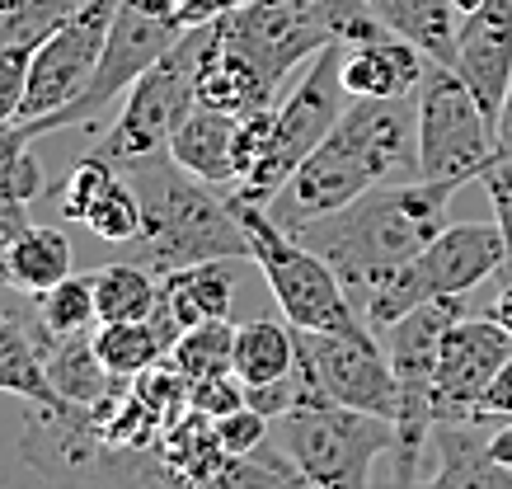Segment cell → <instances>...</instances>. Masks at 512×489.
<instances>
[{
	"label": "cell",
	"mask_w": 512,
	"mask_h": 489,
	"mask_svg": "<svg viewBox=\"0 0 512 489\" xmlns=\"http://www.w3.org/2000/svg\"><path fill=\"white\" fill-rule=\"evenodd\" d=\"M404 179H423L419 99H348L339 123L287 179V189L268 203V212L287 231H301L306 221L339 212L376 184H404Z\"/></svg>",
	"instance_id": "1"
},
{
	"label": "cell",
	"mask_w": 512,
	"mask_h": 489,
	"mask_svg": "<svg viewBox=\"0 0 512 489\" xmlns=\"http://www.w3.org/2000/svg\"><path fill=\"white\" fill-rule=\"evenodd\" d=\"M456 189L461 184H442V179L376 184L339 212L306 221L292 236L311 245L339 273L348 301L362 306L386 278H395L404 264H414L447 231V207Z\"/></svg>",
	"instance_id": "2"
},
{
	"label": "cell",
	"mask_w": 512,
	"mask_h": 489,
	"mask_svg": "<svg viewBox=\"0 0 512 489\" xmlns=\"http://www.w3.org/2000/svg\"><path fill=\"white\" fill-rule=\"evenodd\" d=\"M320 48H329V38L287 0H245L240 10L212 19L198 57V104L226 113L273 109L282 80Z\"/></svg>",
	"instance_id": "3"
},
{
	"label": "cell",
	"mask_w": 512,
	"mask_h": 489,
	"mask_svg": "<svg viewBox=\"0 0 512 489\" xmlns=\"http://www.w3.org/2000/svg\"><path fill=\"white\" fill-rule=\"evenodd\" d=\"M123 174L141 198V231L137 240H127V259L160 278L207 259H249V236L231 203L198 174H188L170 156V146L123 165Z\"/></svg>",
	"instance_id": "4"
},
{
	"label": "cell",
	"mask_w": 512,
	"mask_h": 489,
	"mask_svg": "<svg viewBox=\"0 0 512 489\" xmlns=\"http://www.w3.org/2000/svg\"><path fill=\"white\" fill-rule=\"evenodd\" d=\"M19 414V461L43 475L47 489H179L156 447H113L94 428V410L76 400L38 405Z\"/></svg>",
	"instance_id": "5"
},
{
	"label": "cell",
	"mask_w": 512,
	"mask_h": 489,
	"mask_svg": "<svg viewBox=\"0 0 512 489\" xmlns=\"http://www.w3.org/2000/svg\"><path fill=\"white\" fill-rule=\"evenodd\" d=\"M273 438L311 489H376L372 466L390 457L395 424L381 414L334 405L306 381V395L273 419Z\"/></svg>",
	"instance_id": "6"
},
{
	"label": "cell",
	"mask_w": 512,
	"mask_h": 489,
	"mask_svg": "<svg viewBox=\"0 0 512 489\" xmlns=\"http://www.w3.org/2000/svg\"><path fill=\"white\" fill-rule=\"evenodd\" d=\"M235 221L249 236V259L264 269L268 292L282 306V316L292 330H339V334H362V316L343 292L339 273L329 269L325 259L301 245V240L282 226L264 203H249L240 193H226Z\"/></svg>",
	"instance_id": "7"
},
{
	"label": "cell",
	"mask_w": 512,
	"mask_h": 489,
	"mask_svg": "<svg viewBox=\"0 0 512 489\" xmlns=\"http://www.w3.org/2000/svg\"><path fill=\"white\" fill-rule=\"evenodd\" d=\"M348 85H343V43H329L306 62V76L292 85V95L273 104V118H268V142L259 165L235 184L231 193L249 198V203H273L287 179H292L306 156L329 137V127L339 123V113L348 109Z\"/></svg>",
	"instance_id": "8"
},
{
	"label": "cell",
	"mask_w": 512,
	"mask_h": 489,
	"mask_svg": "<svg viewBox=\"0 0 512 489\" xmlns=\"http://www.w3.org/2000/svg\"><path fill=\"white\" fill-rule=\"evenodd\" d=\"M179 33H184V24H179L174 0H118L109 43H104V57L94 66L90 85H85L66 109L24 123V132L38 142V137L57 132V127H94V118L109 109L113 99L127 95V90L179 43Z\"/></svg>",
	"instance_id": "9"
},
{
	"label": "cell",
	"mask_w": 512,
	"mask_h": 489,
	"mask_svg": "<svg viewBox=\"0 0 512 489\" xmlns=\"http://www.w3.org/2000/svg\"><path fill=\"white\" fill-rule=\"evenodd\" d=\"M207 33H212V24H193V29L179 33V43L127 90L123 113L94 142V156H104L109 165L123 170L132 160L165 151L174 142V132L198 109V57Z\"/></svg>",
	"instance_id": "10"
},
{
	"label": "cell",
	"mask_w": 512,
	"mask_h": 489,
	"mask_svg": "<svg viewBox=\"0 0 512 489\" xmlns=\"http://www.w3.org/2000/svg\"><path fill=\"white\" fill-rule=\"evenodd\" d=\"M419 170L423 179L461 184L484 179V170L498 160L494 118L484 113L456 66L433 62L419 85Z\"/></svg>",
	"instance_id": "11"
},
{
	"label": "cell",
	"mask_w": 512,
	"mask_h": 489,
	"mask_svg": "<svg viewBox=\"0 0 512 489\" xmlns=\"http://www.w3.org/2000/svg\"><path fill=\"white\" fill-rule=\"evenodd\" d=\"M296 367L334 405L381 414V419H395L400 410V386L390 372L386 344L372 330H296Z\"/></svg>",
	"instance_id": "12"
},
{
	"label": "cell",
	"mask_w": 512,
	"mask_h": 489,
	"mask_svg": "<svg viewBox=\"0 0 512 489\" xmlns=\"http://www.w3.org/2000/svg\"><path fill=\"white\" fill-rule=\"evenodd\" d=\"M113 15H118V0H85L62 29H52L43 43L33 48L29 95H24L19 123H33V118H43V113L66 109V104L90 85L94 66L104 57V43H109Z\"/></svg>",
	"instance_id": "13"
},
{
	"label": "cell",
	"mask_w": 512,
	"mask_h": 489,
	"mask_svg": "<svg viewBox=\"0 0 512 489\" xmlns=\"http://www.w3.org/2000/svg\"><path fill=\"white\" fill-rule=\"evenodd\" d=\"M512 358V334L494 316H461L442 334L433 381V419H475L484 391Z\"/></svg>",
	"instance_id": "14"
},
{
	"label": "cell",
	"mask_w": 512,
	"mask_h": 489,
	"mask_svg": "<svg viewBox=\"0 0 512 489\" xmlns=\"http://www.w3.org/2000/svg\"><path fill=\"white\" fill-rule=\"evenodd\" d=\"M503 259H508V250H503L498 221H447V231L409 264V273H414V287L423 292V301L466 297L484 278L503 273Z\"/></svg>",
	"instance_id": "15"
},
{
	"label": "cell",
	"mask_w": 512,
	"mask_h": 489,
	"mask_svg": "<svg viewBox=\"0 0 512 489\" xmlns=\"http://www.w3.org/2000/svg\"><path fill=\"white\" fill-rule=\"evenodd\" d=\"M503 419H447L433 428V471L428 489H512V466L489 452V433Z\"/></svg>",
	"instance_id": "16"
},
{
	"label": "cell",
	"mask_w": 512,
	"mask_h": 489,
	"mask_svg": "<svg viewBox=\"0 0 512 489\" xmlns=\"http://www.w3.org/2000/svg\"><path fill=\"white\" fill-rule=\"evenodd\" d=\"M428 66L433 62L395 29L376 33V38H362V43H343V85H348L353 99L419 95Z\"/></svg>",
	"instance_id": "17"
},
{
	"label": "cell",
	"mask_w": 512,
	"mask_h": 489,
	"mask_svg": "<svg viewBox=\"0 0 512 489\" xmlns=\"http://www.w3.org/2000/svg\"><path fill=\"white\" fill-rule=\"evenodd\" d=\"M170 156L188 174H198L212 189H235L240 184V113L226 109H198L188 113V123L174 132Z\"/></svg>",
	"instance_id": "18"
},
{
	"label": "cell",
	"mask_w": 512,
	"mask_h": 489,
	"mask_svg": "<svg viewBox=\"0 0 512 489\" xmlns=\"http://www.w3.org/2000/svg\"><path fill=\"white\" fill-rule=\"evenodd\" d=\"M24 325H29L33 344H38V353H43L47 377H52V386H57V395H62V400L94 405V400H99V395L118 381L109 367L99 363V353H94V330L57 334V330H47L43 320H38V311H33Z\"/></svg>",
	"instance_id": "19"
},
{
	"label": "cell",
	"mask_w": 512,
	"mask_h": 489,
	"mask_svg": "<svg viewBox=\"0 0 512 489\" xmlns=\"http://www.w3.org/2000/svg\"><path fill=\"white\" fill-rule=\"evenodd\" d=\"M160 301L170 306V316L193 330L202 320H226L235 301V269L231 259H207V264H188L160 278Z\"/></svg>",
	"instance_id": "20"
},
{
	"label": "cell",
	"mask_w": 512,
	"mask_h": 489,
	"mask_svg": "<svg viewBox=\"0 0 512 489\" xmlns=\"http://www.w3.org/2000/svg\"><path fill=\"white\" fill-rule=\"evenodd\" d=\"M376 19L409 38L428 62L456 66V43H461V10L456 0H372Z\"/></svg>",
	"instance_id": "21"
},
{
	"label": "cell",
	"mask_w": 512,
	"mask_h": 489,
	"mask_svg": "<svg viewBox=\"0 0 512 489\" xmlns=\"http://www.w3.org/2000/svg\"><path fill=\"white\" fill-rule=\"evenodd\" d=\"M296 372V330L278 320L235 325V377L245 386H268Z\"/></svg>",
	"instance_id": "22"
},
{
	"label": "cell",
	"mask_w": 512,
	"mask_h": 489,
	"mask_svg": "<svg viewBox=\"0 0 512 489\" xmlns=\"http://www.w3.org/2000/svg\"><path fill=\"white\" fill-rule=\"evenodd\" d=\"M62 278H71V240L57 226L33 221V231L10 254V269L0 283L15 287V292H29V297H43L47 287H57Z\"/></svg>",
	"instance_id": "23"
},
{
	"label": "cell",
	"mask_w": 512,
	"mask_h": 489,
	"mask_svg": "<svg viewBox=\"0 0 512 489\" xmlns=\"http://www.w3.org/2000/svg\"><path fill=\"white\" fill-rule=\"evenodd\" d=\"M0 391L19 395V400H38V405H57L62 400L52 377H47L43 353L33 344L29 325L19 316H0Z\"/></svg>",
	"instance_id": "24"
},
{
	"label": "cell",
	"mask_w": 512,
	"mask_h": 489,
	"mask_svg": "<svg viewBox=\"0 0 512 489\" xmlns=\"http://www.w3.org/2000/svg\"><path fill=\"white\" fill-rule=\"evenodd\" d=\"M94 278V306L99 320H146L160 301V273H151L137 259H113Z\"/></svg>",
	"instance_id": "25"
},
{
	"label": "cell",
	"mask_w": 512,
	"mask_h": 489,
	"mask_svg": "<svg viewBox=\"0 0 512 489\" xmlns=\"http://www.w3.org/2000/svg\"><path fill=\"white\" fill-rule=\"evenodd\" d=\"M94 353L99 363L109 367L113 377H137L151 363L170 358V344L160 339V330L146 320H99L94 330Z\"/></svg>",
	"instance_id": "26"
},
{
	"label": "cell",
	"mask_w": 512,
	"mask_h": 489,
	"mask_svg": "<svg viewBox=\"0 0 512 489\" xmlns=\"http://www.w3.org/2000/svg\"><path fill=\"white\" fill-rule=\"evenodd\" d=\"M170 363L179 367L188 381L235 372V325L231 320H202V325L184 330L179 344L170 348Z\"/></svg>",
	"instance_id": "27"
},
{
	"label": "cell",
	"mask_w": 512,
	"mask_h": 489,
	"mask_svg": "<svg viewBox=\"0 0 512 489\" xmlns=\"http://www.w3.org/2000/svg\"><path fill=\"white\" fill-rule=\"evenodd\" d=\"M287 5L306 24L325 33L329 43H362V38L386 33V24L372 10V0H287Z\"/></svg>",
	"instance_id": "28"
},
{
	"label": "cell",
	"mask_w": 512,
	"mask_h": 489,
	"mask_svg": "<svg viewBox=\"0 0 512 489\" xmlns=\"http://www.w3.org/2000/svg\"><path fill=\"white\" fill-rule=\"evenodd\" d=\"M38 320H43L47 330L57 334H80V330H94V320H99V306H94V278H62L57 287H47L43 297H38Z\"/></svg>",
	"instance_id": "29"
},
{
	"label": "cell",
	"mask_w": 512,
	"mask_h": 489,
	"mask_svg": "<svg viewBox=\"0 0 512 489\" xmlns=\"http://www.w3.org/2000/svg\"><path fill=\"white\" fill-rule=\"evenodd\" d=\"M33 137L24 132V123H0V203L19 198L33 203L43 193V165L33 160Z\"/></svg>",
	"instance_id": "30"
},
{
	"label": "cell",
	"mask_w": 512,
	"mask_h": 489,
	"mask_svg": "<svg viewBox=\"0 0 512 489\" xmlns=\"http://www.w3.org/2000/svg\"><path fill=\"white\" fill-rule=\"evenodd\" d=\"M85 226H90L99 240H113V245L137 240V231H141V198H137V189H132V179H127V174H118L109 189L99 193V203L90 207Z\"/></svg>",
	"instance_id": "31"
},
{
	"label": "cell",
	"mask_w": 512,
	"mask_h": 489,
	"mask_svg": "<svg viewBox=\"0 0 512 489\" xmlns=\"http://www.w3.org/2000/svg\"><path fill=\"white\" fill-rule=\"evenodd\" d=\"M118 165H109L104 156H85V160H76V170L66 174L62 184H57V198H62V217L66 221H85L90 217V207L99 203V193L109 189L113 179H118Z\"/></svg>",
	"instance_id": "32"
},
{
	"label": "cell",
	"mask_w": 512,
	"mask_h": 489,
	"mask_svg": "<svg viewBox=\"0 0 512 489\" xmlns=\"http://www.w3.org/2000/svg\"><path fill=\"white\" fill-rule=\"evenodd\" d=\"M132 386H137V395L160 414V419H165V424L188 410V391H193V381H188L170 358H160V363H151L146 372H137Z\"/></svg>",
	"instance_id": "33"
},
{
	"label": "cell",
	"mask_w": 512,
	"mask_h": 489,
	"mask_svg": "<svg viewBox=\"0 0 512 489\" xmlns=\"http://www.w3.org/2000/svg\"><path fill=\"white\" fill-rule=\"evenodd\" d=\"M268 433H273V419L259 414L254 405H240V410H231V414H221L217 419V438H221V447H226L231 457L254 452L259 442H268Z\"/></svg>",
	"instance_id": "34"
},
{
	"label": "cell",
	"mask_w": 512,
	"mask_h": 489,
	"mask_svg": "<svg viewBox=\"0 0 512 489\" xmlns=\"http://www.w3.org/2000/svg\"><path fill=\"white\" fill-rule=\"evenodd\" d=\"M29 62H33V48H5L0 52V123H19V113H24Z\"/></svg>",
	"instance_id": "35"
},
{
	"label": "cell",
	"mask_w": 512,
	"mask_h": 489,
	"mask_svg": "<svg viewBox=\"0 0 512 489\" xmlns=\"http://www.w3.org/2000/svg\"><path fill=\"white\" fill-rule=\"evenodd\" d=\"M484 193H489V203H494V221L498 231H503V250H508V259H503V278H512V160L498 156L489 170H484Z\"/></svg>",
	"instance_id": "36"
},
{
	"label": "cell",
	"mask_w": 512,
	"mask_h": 489,
	"mask_svg": "<svg viewBox=\"0 0 512 489\" xmlns=\"http://www.w3.org/2000/svg\"><path fill=\"white\" fill-rule=\"evenodd\" d=\"M188 405L202 414H212V419H221V414H231L245 405V381L235 377V372H221V377H202L193 381V391H188Z\"/></svg>",
	"instance_id": "37"
},
{
	"label": "cell",
	"mask_w": 512,
	"mask_h": 489,
	"mask_svg": "<svg viewBox=\"0 0 512 489\" xmlns=\"http://www.w3.org/2000/svg\"><path fill=\"white\" fill-rule=\"evenodd\" d=\"M33 231V217H29V203H19V198H5L0 203V278L10 269V254L15 245Z\"/></svg>",
	"instance_id": "38"
},
{
	"label": "cell",
	"mask_w": 512,
	"mask_h": 489,
	"mask_svg": "<svg viewBox=\"0 0 512 489\" xmlns=\"http://www.w3.org/2000/svg\"><path fill=\"white\" fill-rule=\"evenodd\" d=\"M245 0H174V10H179V24L184 29H193V24H212V19L231 15V10H240Z\"/></svg>",
	"instance_id": "39"
},
{
	"label": "cell",
	"mask_w": 512,
	"mask_h": 489,
	"mask_svg": "<svg viewBox=\"0 0 512 489\" xmlns=\"http://www.w3.org/2000/svg\"><path fill=\"white\" fill-rule=\"evenodd\" d=\"M480 414H489V419H512V358L503 363V372L494 377V386L484 391Z\"/></svg>",
	"instance_id": "40"
},
{
	"label": "cell",
	"mask_w": 512,
	"mask_h": 489,
	"mask_svg": "<svg viewBox=\"0 0 512 489\" xmlns=\"http://www.w3.org/2000/svg\"><path fill=\"white\" fill-rule=\"evenodd\" d=\"M494 132H498V156L512 160V90H508V99H503V109H498Z\"/></svg>",
	"instance_id": "41"
},
{
	"label": "cell",
	"mask_w": 512,
	"mask_h": 489,
	"mask_svg": "<svg viewBox=\"0 0 512 489\" xmlns=\"http://www.w3.org/2000/svg\"><path fill=\"white\" fill-rule=\"evenodd\" d=\"M489 316L503 325V330L512 334V278H503V287H498V297H494V306H489Z\"/></svg>",
	"instance_id": "42"
},
{
	"label": "cell",
	"mask_w": 512,
	"mask_h": 489,
	"mask_svg": "<svg viewBox=\"0 0 512 489\" xmlns=\"http://www.w3.org/2000/svg\"><path fill=\"white\" fill-rule=\"evenodd\" d=\"M480 5H484V0H456V10H461V19H466L470 10H480Z\"/></svg>",
	"instance_id": "43"
},
{
	"label": "cell",
	"mask_w": 512,
	"mask_h": 489,
	"mask_svg": "<svg viewBox=\"0 0 512 489\" xmlns=\"http://www.w3.org/2000/svg\"><path fill=\"white\" fill-rule=\"evenodd\" d=\"M10 5H15V0H0V15H5V10H10Z\"/></svg>",
	"instance_id": "44"
}]
</instances>
